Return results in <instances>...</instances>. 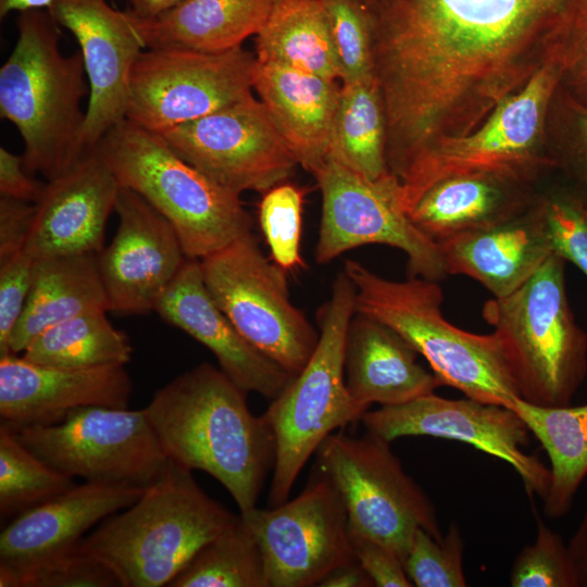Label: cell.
Instances as JSON below:
<instances>
[{
    "label": "cell",
    "mask_w": 587,
    "mask_h": 587,
    "mask_svg": "<svg viewBox=\"0 0 587 587\" xmlns=\"http://www.w3.org/2000/svg\"><path fill=\"white\" fill-rule=\"evenodd\" d=\"M167 458L215 478L240 512L257 507L274 466L275 440L247 392L203 362L159 389L143 408Z\"/></svg>",
    "instance_id": "obj_1"
},
{
    "label": "cell",
    "mask_w": 587,
    "mask_h": 587,
    "mask_svg": "<svg viewBox=\"0 0 587 587\" xmlns=\"http://www.w3.org/2000/svg\"><path fill=\"white\" fill-rule=\"evenodd\" d=\"M16 26V43L0 68V115L24 141L25 170L51 180L87 152L84 59L80 50L63 54L60 25L48 9L20 12Z\"/></svg>",
    "instance_id": "obj_2"
},
{
    "label": "cell",
    "mask_w": 587,
    "mask_h": 587,
    "mask_svg": "<svg viewBox=\"0 0 587 587\" xmlns=\"http://www.w3.org/2000/svg\"><path fill=\"white\" fill-rule=\"evenodd\" d=\"M239 515L209 497L191 471L168 459L132 505L104 519L80 545L103 561L121 587H162Z\"/></svg>",
    "instance_id": "obj_3"
},
{
    "label": "cell",
    "mask_w": 587,
    "mask_h": 587,
    "mask_svg": "<svg viewBox=\"0 0 587 587\" xmlns=\"http://www.w3.org/2000/svg\"><path fill=\"white\" fill-rule=\"evenodd\" d=\"M344 272L355 288V312L398 333L428 362L442 386L465 397L513 409L519 386L500 337L474 334L451 324L441 312L438 282L386 279L362 263L347 260Z\"/></svg>",
    "instance_id": "obj_4"
},
{
    "label": "cell",
    "mask_w": 587,
    "mask_h": 587,
    "mask_svg": "<svg viewBox=\"0 0 587 587\" xmlns=\"http://www.w3.org/2000/svg\"><path fill=\"white\" fill-rule=\"evenodd\" d=\"M97 149L120 186L171 223L188 259L202 260L251 234L252 217L240 195L182 159L160 134L125 118Z\"/></svg>",
    "instance_id": "obj_5"
},
{
    "label": "cell",
    "mask_w": 587,
    "mask_h": 587,
    "mask_svg": "<svg viewBox=\"0 0 587 587\" xmlns=\"http://www.w3.org/2000/svg\"><path fill=\"white\" fill-rule=\"evenodd\" d=\"M565 264L552 253L519 289L483 308L503 342L521 399L538 407L571 405L587 376V334L569 302Z\"/></svg>",
    "instance_id": "obj_6"
},
{
    "label": "cell",
    "mask_w": 587,
    "mask_h": 587,
    "mask_svg": "<svg viewBox=\"0 0 587 587\" xmlns=\"http://www.w3.org/2000/svg\"><path fill=\"white\" fill-rule=\"evenodd\" d=\"M355 313V288L345 272L332 287V296L317 311L320 338L305 366L271 401L262 414L275 440V461L270 504L288 496L309 458L337 428L361 421L366 408L348 391L345 342Z\"/></svg>",
    "instance_id": "obj_7"
},
{
    "label": "cell",
    "mask_w": 587,
    "mask_h": 587,
    "mask_svg": "<svg viewBox=\"0 0 587 587\" xmlns=\"http://www.w3.org/2000/svg\"><path fill=\"white\" fill-rule=\"evenodd\" d=\"M315 454L317 470L344 502L351 532L380 542L402 564L419 528L442 537L434 504L405 473L390 442L369 433H332Z\"/></svg>",
    "instance_id": "obj_8"
},
{
    "label": "cell",
    "mask_w": 587,
    "mask_h": 587,
    "mask_svg": "<svg viewBox=\"0 0 587 587\" xmlns=\"http://www.w3.org/2000/svg\"><path fill=\"white\" fill-rule=\"evenodd\" d=\"M564 72L559 66L542 70L472 133L449 138L421 157L399 180L404 211L448 177L490 173L535 179L557 167L551 155L541 151V135L548 105Z\"/></svg>",
    "instance_id": "obj_9"
},
{
    "label": "cell",
    "mask_w": 587,
    "mask_h": 587,
    "mask_svg": "<svg viewBox=\"0 0 587 587\" xmlns=\"http://www.w3.org/2000/svg\"><path fill=\"white\" fill-rule=\"evenodd\" d=\"M204 284L242 337L291 375L308 363L317 333L289 298L286 271L248 234L200 260Z\"/></svg>",
    "instance_id": "obj_10"
},
{
    "label": "cell",
    "mask_w": 587,
    "mask_h": 587,
    "mask_svg": "<svg viewBox=\"0 0 587 587\" xmlns=\"http://www.w3.org/2000/svg\"><path fill=\"white\" fill-rule=\"evenodd\" d=\"M13 432L50 467L89 483L146 488L168 461L143 409L80 407L58 423Z\"/></svg>",
    "instance_id": "obj_11"
},
{
    "label": "cell",
    "mask_w": 587,
    "mask_h": 587,
    "mask_svg": "<svg viewBox=\"0 0 587 587\" xmlns=\"http://www.w3.org/2000/svg\"><path fill=\"white\" fill-rule=\"evenodd\" d=\"M312 175L322 193L317 263H328L360 246L378 243L407 255L409 277L439 282L449 275L439 245L424 235L402 208L395 175L369 179L333 160Z\"/></svg>",
    "instance_id": "obj_12"
},
{
    "label": "cell",
    "mask_w": 587,
    "mask_h": 587,
    "mask_svg": "<svg viewBox=\"0 0 587 587\" xmlns=\"http://www.w3.org/2000/svg\"><path fill=\"white\" fill-rule=\"evenodd\" d=\"M255 62L241 46L145 49L132 70L126 118L161 133L224 109L252 96Z\"/></svg>",
    "instance_id": "obj_13"
},
{
    "label": "cell",
    "mask_w": 587,
    "mask_h": 587,
    "mask_svg": "<svg viewBox=\"0 0 587 587\" xmlns=\"http://www.w3.org/2000/svg\"><path fill=\"white\" fill-rule=\"evenodd\" d=\"M239 514L260 546L268 587L319 586L355 560L344 502L317 469L292 500Z\"/></svg>",
    "instance_id": "obj_14"
},
{
    "label": "cell",
    "mask_w": 587,
    "mask_h": 587,
    "mask_svg": "<svg viewBox=\"0 0 587 587\" xmlns=\"http://www.w3.org/2000/svg\"><path fill=\"white\" fill-rule=\"evenodd\" d=\"M160 134L186 162L221 186L265 192L298 163L261 100L252 96Z\"/></svg>",
    "instance_id": "obj_15"
},
{
    "label": "cell",
    "mask_w": 587,
    "mask_h": 587,
    "mask_svg": "<svg viewBox=\"0 0 587 587\" xmlns=\"http://www.w3.org/2000/svg\"><path fill=\"white\" fill-rule=\"evenodd\" d=\"M446 43L471 52L575 49L587 42V0H394Z\"/></svg>",
    "instance_id": "obj_16"
},
{
    "label": "cell",
    "mask_w": 587,
    "mask_h": 587,
    "mask_svg": "<svg viewBox=\"0 0 587 587\" xmlns=\"http://www.w3.org/2000/svg\"><path fill=\"white\" fill-rule=\"evenodd\" d=\"M361 422L366 433L388 442L405 436H430L471 445L510 464L529 497L544 499L549 490L550 469L536 454L524 451L530 432L513 409L430 392L401 404L367 410Z\"/></svg>",
    "instance_id": "obj_17"
},
{
    "label": "cell",
    "mask_w": 587,
    "mask_h": 587,
    "mask_svg": "<svg viewBox=\"0 0 587 587\" xmlns=\"http://www.w3.org/2000/svg\"><path fill=\"white\" fill-rule=\"evenodd\" d=\"M114 211L116 233L98 253L108 310L148 313L188 258L171 223L134 190L120 188Z\"/></svg>",
    "instance_id": "obj_18"
},
{
    "label": "cell",
    "mask_w": 587,
    "mask_h": 587,
    "mask_svg": "<svg viewBox=\"0 0 587 587\" xmlns=\"http://www.w3.org/2000/svg\"><path fill=\"white\" fill-rule=\"evenodd\" d=\"M48 11L73 34L83 54L89 98L82 143L89 151L126 118L132 70L146 47L128 10L108 0H53Z\"/></svg>",
    "instance_id": "obj_19"
},
{
    "label": "cell",
    "mask_w": 587,
    "mask_h": 587,
    "mask_svg": "<svg viewBox=\"0 0 587 587\" xmlns=\"http://www.w3.org/2000/svg\"><path fill=\"white\" fill-rule=\"evenodd\" d=\"M120 184L97 147L47 180L37 202L25 250L35 260L99 253Z\"/></svg>",
    "instance_id": "obj_20"
},
{
    "label": "cell",
    "mask_w": 587,
    "mask_h": 587,
    "mask_svg": "<svg viewBox=\"0 0 587 587\" xmlns=\"http://www.w3.org/2000/svg\"><path fill=\"white\" fill-rule=\"evenodd\" d=\"M132 389L125 365L64 369L0 357V419L12 430L58 423L80 407L127 408Z\"/></svg>",
    "instance_id": "obj_21"
},
{
    "label": "cell",
    "mask_w": 587,
    "mask_h": 587,
    "mask_svg": "<svg viewBox=\"0 0 587 587\" xmlns=\"http://www.w3.org/2000/svg\"><path fill=\"white\" fill-rule=\"evenodd\" d=\"M153 311L207 347L220 369L247 394L272 401L294 377L250 345L218 308L204 284L200 260H186Z\"/></svg>",
    "instance_id": "obj_22"
},
{
    "label": "cell",
    "mask_w": 587,
    "mask_h": 587,
    "mask_svg": "<svg viewBox=\"0 0 587 587\" xmlns=\"http://www.w3.org/2000/svg\"><path fill=\"white\" fill-rule=\"evenodd\" d=\"M145 489L85 482L18 514L1 530L0 569L27 567L74 549L87 530L135 503Z\"/></svg>",
    "instance_id": "obj_23"
},
{
    "label": "cell",
    "mask_w": 587,
    "mask_h": 587,
    "mask_svg": "<svg viewBox=\"0 0 587 587\" xmlns=\"http://www.w3.org/2000/svg\"><path fill=\"white\" fill-rule=\"evenodd\" d=\"M253 90L297 163L313 174L328 159L340 91L337 80L257 60Z\"/></svg>",
    "instance_id": "obj_24"
},
{
    "label": "cell",
    "mask_w": 587,
    "mask_h": 587,
    "mask_svg": "<svg viewBox=\"0 0 587 587\" xmlns=\"http://www.w3.org/2000/svg\"><path fill=\"white\" fill-rule=\"evenodd\" d=\"M439 247L449 275L475 279L494 298L519 289L553 253L533 204L510 220L454 236Z\"/></svg>",
    "instance_id": "obj_25"
},
{
    "label": "cell",
    "mask_w": 587,
    "mask_h": 587,
    "mask_svg": "<svg viewBox=\"0 0 587 587\" xmlns=\"http://www.w3.org/2000/svg\"><path fill=\"white\" fill-rule=\"evenodd\" d=\"M419 353L394 329L355 312L345 342L346 385L353 400L396 405L434 392L440 379L417 362Z\"/></svg>",
    "instance_id": "obj_26"
},
{
    "label": "cell",
    "mask_w": 587,
    "mask_h": 587,
    "mask_svg": "<svg viewBox=\"0 0 587 587\" xmlns=\"http://www.w3.org/2000/svg\"><path fill=\"white\" fill-rule=\"evenodd\" d=\"M534 179L505 174H466L429 187L408 212L414 225L436 243L487 228L525 212L535 198Z\"/></svg>",
    "instance_id": "obj_27"
},
{
    "label": "cell",
    "mask_w": 587,
    "mask_h": 587,
    "mask_svg": "<svg viewBox=\"0 0 587 587\" xmlns=\"http://www.w3.org/2000/svg\"><path fill=\"white\" fill-rule=\"evenodd\" d=\"M273 0H185L152 18L128 13L146 49L223 52L257 35Z\"/></svg>",
    "instance_id": "obj_28"
},
{
    "label": "cell",
    "mask_w": 587,
    "mask_h": 587,
    "mask_svg": "<svg viewBox=\"0 0 587 587\" xmlns=\"http://www.w3.org/2000/svg\"><path fill=\"white\" fill-rule=\"evenodd\" d=\"M109 311L98 253L36 260L23 313L10 339L11 353H22L49 327L91 311Z\"/></svg>",
    "instance_id": "obj_29"
},
{
    "label": "cell",
    "mask_w": 587,
    "mask_h": 587,
    "mask_svg": "<svg viewBox=\"0 0 587 587\" xmlns=\"http://www.w3.org/2000/svg\"><path fill=\"white\" fill-rule=\"evenodd\" d=\"M254 43L259 62L339 79L338 59L323 0H273Z\"/></svg>",
    "instance_id": "obj_30"
},
{
    "label": "cell",
    "mask_w": 587,
    "mask_h": 587,
    "mask_svg": "<svg viewBox=\"0 0 587 587\" xmlns=\"http://www.w3.org/2000/svg\"><path fill=\"white\" fill-rule=\"evenodd\" d=\"M513 410L546 450L551 482L544 501L550 519L566 515L587 475V403L545 408L516 399Z\"/></svg>",
    "instance_id": "obj_31"
},
{
    "label": "cell",
    "mask_w": 587,
    "mask_h": 587,
    "mask_svg": "<svg viewBox=\"0 0 587 587\" xmlns=\"http://www.w3.org/2000/svg\"><path fill=\"white\" fill-rule=\"evenodd\" d=\"M327 160L369 179L390 173L386 162L385 112L374 78L340 86Z\"/></svg>",
    "instance_id": "obj_32"
},
{
    "label": "cell",
    "mask_w": 587,
    "mask_h": 587,
    "mask_svg": "<svg viewBox=\"0 0 587 587\" xmlns=\"http://www.w3.org/2000/svg\"><path fill=\"white\" fill-rule=\"evenodd\" d=\"M107 312L83 313L49 327L30 341L22 357L64 369L125 365L133 347L128 336L108 320Z\"/></svg>",
    "instance_id": "obj_33"
},
{
    "label": "cell",
    "mask_w": 587,
    "mask_h": 587,
    "mask_svg": "<svg viewBox=\"0 0 587 587\" xmlns=\"http://www.w3.org/2000/svg\"><path fill=\"white\" fill-rule=\"evenodd\" d=\"M170 587H268L260 546L239 514L237 522L203 546Z\"/></svg>",
    "instance_id": "obj_34"
},
{
    "label": "cell",
    "mask_w": 587,
    "mask_h": 587,
    "mask_svg": "<svg viewBox=\"0 0 587 587\" xmlns=\"http://www.w3.org/2000/svg\"><path fill=\"white\" fill-rule=\"evenodd\" d=\"M75 485L46 464L5 425L0 426V514H18L64 492Z\"/></svg>",
    "instance_id": "obj_35"
},
{
    "label": "cell",
    "mask_w": 587,
    "mask_h": 587,
    "mask_svg": "<svg viewBox=\"0 0 587 587\" xmlns=\"http://www.w3.org/2000/svg\"><path fill=\"white\" fill-rule=\"evenodd\" d=\"M533 207L553 253L587 277V192L557 189L535 198Z\"/></svg>",
    "instance_id": "obj_36"
},
{
    "label": "cell",
    "mask_w": 587,
    "mask_h": 587,
    "mask_svg": "<svg viewBox=\"0 0 587 587\" xmlns=\"http://www.w3.org/2000/svg\"><path fill=\"white\" fill-rule=\"evenodd\" d=\"M121 587L114 572L79 544L40 563L0 569V587Z\"/></svg>",
    "instance_id": "obj_37"
},
{
    "label": "cell",
    "mask_w": 587,
    "mask_h": 587,
    "mask_svg": "<svg viewBox=\"0 0 587 587\" xmlns=\"http://www.w3.org/2000/svg\"><path fill=\"white\" fill-rule=\"evenodd\" d=\"M304 191L280 183L267 191L259 204V222L271 259L285 271L303 267L300 254Z\"/></svg>",
    "instance_id": "obj_38"
},
{
    "label": "cell",
    "mask_w": 587,
    "mask_h": 587,
    "mask_svg": "<svg viewBox=\"0 0 587 587\" xmlns=\"http://www.w3.org/2000/svg\"><path fill=\"white\" fill-rule=\"evenodd\" d=\"M339 65V79L353 83L374 78L372 21L362 0H323Z\"/></svg>",
    "instance_id": "obj_39"
},
{
    "label": "cell",
    "mask_w": 587,
    "mask_h": 587,
    "mask_svg": "<svg viewBox=\"0 0 587 587\" xmlns=\"http://www.w3.org/2000/svg\"><path fill=\"white\" fill-rule=\"evenodd\" d=\"M464 540L457 523L437 539L419 528L403 562L407 576L417 587H464Z\"/></svg>",
    "instance_id": "obj_40"
},
{
    "label": "cell",
    "mask_w": 587,
    "mask_h": 587,
    "mask_svg": "<svg viewBox=\"0 0 587 587\" xmlns=\"http://www.w3.org/2000/svg\"><path fill=\"white\" fill-rule=\"evenodd\" d=\"M537 533L533 544L515 558L510 573L513 587H578L569 547L562 537L536 514Z\"/></svg>",
    "instance_id": "obj_41"
},
{
    "label": "cell",
    "mask_w": 587,
    "mask_h": 587,
    "mask_svg": "<svg viewBox=\"0 0 587 587\" xmlns=\"http://www.w3.org/2000/svg\"><path fill=\"white\" fill-rule=\"evenodd\" d=\"M35 264L26 250L0 260V357L11 353L10 339L25 308Z\"/></svg>",
    "instance_id": "obj_42"
},
{
    "label": "cell",
    "mask_w": 587,
    "mask_h": 587,
    "mask_svg": "<svg viewBox=\"0 0 587 587\" xmlns=\"http://www.w3.org/2000/svg\"><path fill=\"white\" fill-rule=\"evenodd\" d=\"M353 555L377 587H411L401 560L380 542L349 529Z\"/></svg>",
    "instance_id": "obj_43"
},
{
    "label": "cell",
    "mask_w": 587,
    "mask_h": 587,
    "mask_svg": "<svg viewBox=\"0 0 587 587\" xmlns=\"http://www.w3.org/2000/svg\"><path fill=\"white\" fill-rule=\"evenodd\" d=\"M562 95L569 113L570 137L562 153L554 158L555 166L565 167L578 188L587 192V108Z\"/></svg>",
    "instance_id": "obj_44"
},
{
    "label": "cell",
    "mask_w": 587,
    "mask_h": 587,
    "mask_svg": "<svg viewBox=\"0 0 587 587\" xmlns=\"http://www.w3.org/2000/svg\"><path fill=\"white\" fill-rule=\"evenodd\" d=\"M35 204L0 196V260L25 250Z\"/></svg>",
    "instance_id": "obj_45"
},
{
    "label": "cell",
    "mask_w": 587,
    "mask_h": 587,
    "mask_svg": "<svg viewBox=\"0 0 587 587\" xmlns=\"http://www.w3.org/2000/svg\"><path fill=\"white\" fill-rule=\"evenodd\" d=\"M45 184L36 180L25 170L22 155L0 147V195L35 203L42 193Z\"/></svg>",
    "instance_id": "obj_46"
},
{
    "label": "cell",
    "mask_w": 587,
    "mask_h": 587,
    "mask_svg": "<svg viewBox=\"0 0 587 587\" xmlns=\"http://www.w3.org/2000/svg\"><path fill=\"white\" fill-rule=\"evenodd\" d=\"M559 88L571 100L587 108V45L564 72Z\"/></svg>",
    "instance_id": "obj_47"
},
{
    "label": "cell",
    "mask_w": 587,
    "mask_h": 587,
    "mask_svg": "<svg viewBox=\"0 0 587 587\" xmlns=\"http://www.w3.org/2000/svg\"><path fill=\"white\" fill-rule=\"evenodd\" d=\"M320 587H372L370 576L357 560L332 571L319 585Z\"/></svg>",
    "instance_id": "obj_48"
},
{
    "label": "cell",
    "mask_w": 587,
    "mask_h": 587,
    "mask_svg": "<svg viewBox=\"0 0 587 587\" xmlns=\"http://www.w3.org/2000/svg\"><path fill=\"white\" fill-rule=\"evenodd\" d=\"M567 547L576 572L578 587H587V510Z\"/></svg>",
    "instance_id": "obj_49"
},
{
    "label": "cell",
    "mask_w": 587,
    "mask_h": 587,
    "mask_svg": "<svg viewBox=\"0 0 587 587\" xmlns=\"http://www.w3.org/2000/svg\"><path fill=\"white\" fill-rule=\"evenodd\" d=\"M185 0H128L129 10L139 17L152 18L175 7Z\"/></svg>",
    "instance_id": "obj_50"
},
{
    "label": "cell",
    "mask_w": 587,
    "mask_h": 587,
    "mask_svg": "<svg viewBox=\"0 0 587 587\" xmlns=\"http://www.w3.org/2000/svg\"><path fill=\"white\" fill-rule=\"evenodd\" d=\"M53 0H0V16L3 18L11 12L48 9Z\"/></svg>",
    "instance_id": "obj_51"
},
{
    "label": "cell",
    "mask_w": 587,
    "mask_h": 587,
    "mask_svg": "<svg viewBox=\"0 0 587 587\" xmlns=\"http://www.w3.org/2000/svg\"><path fill=\"white\" fill-rule=\"evenodd\" d=\"M362 1H363V2H364V4L366 5V3H367V0H362Z\"/></svg>",
    "instance_id": "obj_52"
}]
</instances>
